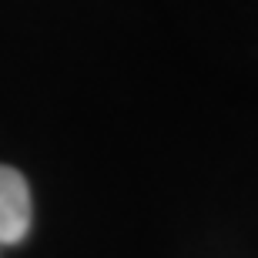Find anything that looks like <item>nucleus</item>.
<instances>
[{"label":"nucleus","mask_w":258,"mask_h":258,"mask_svg":"<svg viewBox=\"0 0 258 258\" xmlns=\"http://www.w3.org/2000/svg\"><path fill=\"white\" fill-rule=\"evenodd\" d=\"M30 221H34V205H30L27 178L17 168L0 164V248L20 245L30 231Z\"/></svg>","instance_id":"1"}]
</instances>
